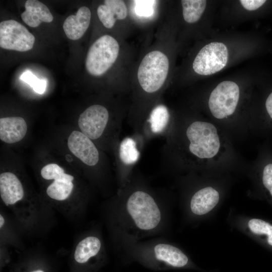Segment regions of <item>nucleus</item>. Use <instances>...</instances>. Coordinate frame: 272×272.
Listing matches in <instances>:
<instances>
[{"instance_id": "obj_1", "label": "nucleus", "mask_w": 272, "mask_h": 272, "mask_svg": "<svg viewBox=\"0 0 272 272\" xmlns=\"http://www.w3.org/2000/svg\"><path fill=\"white\" fill-rule=\"evenodd\" d=\"M116 209V233L140 240L158 234L165 228L164 208L143 189L129 192Z\"/></svg>"}, {"instance_id": "obj_2", "label": "nucleus", "mask_w": 272, "mask_h": 272, "mask_svg": "<svg viewBox=\"0 0 272 272\" xmlns=\"http://www.w3.org/2000/svg\"><path fill=\"white\" fill-rule=\"evenodd\" d=\"M184 149L196 165H232L236 158L224 129L216 123L196 120L190 122L184 133Z\"/></svg>"}, {"instance_id": "obj_3", "label": "nucleus", "mask_w": 272, "mask_h": 272, "mask_svg": "<svg viewBox=\"0 0 272 272\" xmlns=\"http://www.w3.org/2000/svg\"><path fill=\"white\" fill-rule=\"evenodd\" d=\"M117 236L123 253L147 268L161 270L185 267L189 263L184 252L164 240L142 241L123 233H117Z\"/></svg>"}, {"instance_id": "obj_4", "label": "nucleus", "mask_w": 272, "mask_h": 272, "mask_svg": "<svg viewBox=\"0 0 272 272\" xmlns=\"http://www.w3.org/2000/svg\"><path fill=\"white\" fill-rule=\"evenodd\" d=\"M241 99V91L238 85L226 80L219 83L210 93L208 106L212 117L221 127L232 125L238 112Z\"/></svg>"}, {"instance_id": "obj_5", "label": "nucleus", "mask_w": 272, "mask_h": 272, "mask_svg": "<svg viewBox=\"0 0 272 272\" xmlns=\"http://www.w3.org/2000/svg\"><path fill=\"white\" fill-rule=\"evenodd\" d=\"M169 67L167 56L162 52L154 50L143 58L138 70V79L144 91L153 93L164 84Z\"/></svg>"}, {"instance_id": "obj_6", "label": "nucleus", "mask_w": 272, "mask_h": 272, "mask_svg": "<svg viewBox=\"0 0 272 272\" xmlns=\"http://www.w3.org/2000/svg\"><path fill=\"white\" fill-rule=\"evenodd\" d=\"M119 46L116 40L109 35L98 38L88 51L85 66L92 76L98 77L105 74L116 61Z\"/></svg>"}, {"instance_id": "obj_7", "label": "nucleus", "mask_w": 272, "mask_h": 272, "mask_svg": "<svg viewBox=\"0 0 272 272\" xmlns=\"http://www.w3.org/2000/svg\"><path fill=\"white\" fill-rule=\"evenodd\" d=\"M229 59L227 46L221 42L205 45L197 53L193 63L194 72L201 76H209L222 70Z\"/></svg>"}, {"instance_id": "obj_8", "label": "nucleus", "mask_w": 272, "mask_h": 272, "mask_svg": "<svg viewBox=\"0 0 272 272\" xmlns=\"http://www.w3.org/2000/svg\"><path fill=\"white\" fill-rule=\"evenodd\" d=\"M35 37L28 29L14 20L0 23V46L1 48L20 52L31 50Z\"/></svg>"}, {"instance_id": "obj_9", "label": "nucleus", "mask_w": 272, "mask_h": 272, "mask_svg": "<svg viewBox=\"0 0 272 272\" xmlns=\"http://www.w3.org/2000/svg\"><path fill=\"white\" fill-rule=\"evenodd\" d=\"M108 119V111L105 107L93 105L80 114L78 125L83 134L91 140H96L102 135Z\"/></svg>"}, {"instance_id": "obj_10", "label": "nucleus", "mask_w": 272, "mask_h": 272, "mask_svg": "<svg viewBox=\"0 0 272 272\" xmlns=\"http://www.w3.org/2000/svg\"><path fill=\"white\" fill-rule=\"evenodd\" d=\"M71 152L84 163L94 166L99 161V152L91 140L79 131H73L67 140Z\"/></svg>"}, {"instance_id": "obj_11", "label": "nucleus", "mask_w": 272, "mask_h": 272, "mask_svg": "<svg viewBox=\"0 0 272 272\" xmlns=\"http://www.w3.org/2000/svg\"><path fill=\"white\" fill-rule=\"evenodd\" d=\"M0 194L7 206L16 205L22 200L24 196L23 187L15 174L10 172L1 174Z\"/></svg>"}, {"instance_id": "obj_12", "label": "nucleus", "mask_w": 272, "mask_h": 272, "mask_svg": "<svg viewBox=\"0 0 272 272\" xmlns=\"http://www.w3.org/2000/svg\"><path fill=\"white\" fill-rule=\"evenodd\" d=\"M91 18V11L85 6L81 7L76 15L67 17L63 24V29L67 38L73 40L80 39L88 28Z\"/></svg>"}, {"instance_id": "obj_13", "label": "nucleus", "mask_w": 272, "mask_h": 272, "mask_svg": "<svg viewBox=\"0 0 272 272\" xmlns=\"http://www.w3.org/2000/svg\"><path fill=\"white\" fill-rule=\"evenodd\" d=\"M253 164L259 171L262 185L272 197V147L269 139L260 147Z\"/></svg>"}, {"instance_id": "obj_14", "label": "nucleus", "mask_w": 272, "mask_h": 272, "mask_svg": "<svg viewBox=\"0 0 272 272\" xmlns=\"http://www.w3.org/2000/svg\"><path fill=\"white\" fill-rule=\"evenodd\" d=\"M27 126L24 119L12 116L0 119V139L7 144H12L22 140L25 136Z\"/></svg>"}, {"instance_id": "obj_15", "label": "nucleus", "mask_w": 272, "mask_h": 272, "mask_svg": "<svg viewBox=\"0 0 272 272\" xmlns=\"http://www.w3.org/2000/svg\"><path fill=\"white\" fill-rule=\"evenodd\" d=\"M220 195L218 191L211 186L201 188L192 196L190 208L192 213L201 216L211 211L218 203Z\"/></svg>"}, {"instance_id": "obj_16", "label": "nucleus", "mask_w": 272, "mask_h": 272, "mask_svg": "<svg viewBox=\"0 0 272 272\" xmlns=\"http://www.w3.org/2000/svg\"><path fill=\"white\" fill-rule=\"evenodd\" d=\"M103 246L100 238L94 235H89L77 244L74 253L75 260L84 264L92 259H96L102 254Z\"/></svg>"}, {"instance_id": "obj_17", "label": "nucleus", "mask_w": 272, "mask_h": 272, "mask_svg": "<svg viewBox=\"0 0 272 272\" xmlns=\"http://www.w3.org/2000/svg\"><path fill=\"white\" fill-rule=\"evenodd\" d=\"M25 11L22 13V20L29 26L36 27L42 22L50 23L53 17L47 7L37 0H28L25 4Z\"/></svg>"}, {"instance_id": "obj_18", "label": "nucleus", "mask_w": 272, "mask_h": 272, "mask_svg": "<svg viewBox=\"0 0 272 272\" xmlns=\"http://www.w3.org/2000/svg\"><path fill=\"white\" fill-rule=\"evenodd\" d=\"M250 128L258 135L270 139L272 135V91L264 102V111L250 122Z\"/></svg>"}, {"instance_id": "obj_19", "label": "nucleus", "mask_w": 272, "mask_h": 272, "mask_svg": "<svg viewBox=\"0 0 272 272\" xmlns=\"http://www.w3.org/2000/svg\"><path fill=\"white\" fill-rule=\"evenodd\" d=\"M182 15L185 21L189 24L197 22L203 15L207 1L203 0H182Z\"/></svg>"}, {"instance_id": "obj_20", "label": "nucleus", "mask_w": 272, "mask_h": 272, "mask_svg": "<svg viewBox=\"0 0 272 272\" xmlns=\"http://www.w3.org/2000/svg\"><path fill=\"white\" fill-rule=\"evenodd\" d=\"M74 187L72 181L65 179L54 180L47 187L46 193L52 199L64 201L70 196Z\"/></svg>"}, {"instance_id": "obj_21", "label": "nucleus", "mask_w": 272, "mask_h": 272, "mask_svg": "<svg viewBox=\"0 0 272 272\" xmlns=\"http://www.w3.org/2000/svg\"><path fill=\"white\" fill-rule=\"evenodd\" d=\"M169 120V113L163 105L156 107L151 112L148 122L152 132L160 133L167 127Z\"/></svg>"}, {"instance_id": "obj_22", "label": "nucleus", "mask_w": 272, "mask_h": 272, "mask_svg": "<svg viewBox=\"0 0 272 272\" xmlns=\"http://www.w3.org/2000/svg\"><path fill=\"white\" fill-rule=\"evenodd\" d=\"M119 158L127 166L134 164L139 160L140 152L137 148L135 141L129 137L124 138L120 144Z\"/></svg>"}, {"instance_id": "obj_23", "label": "nucleus", "mask_w": 272, "mask_h": 272, "mask_svg": "<svg viewBox=\"0 0 272 272\" xmlns=\"http://www.w3.org/2000/svg\"><path fill=\"white\" fill-rule=\"evenodd\" d=\"M104 11L107 18L112 22L122 20L127 15L125 4L121 0H105L104 1Z\"/></svg>"}, {"instance_id": "obj_24", "label": "nucleus", "mask_w": 272, "mask_h": 272, "mask_svg": "<svg viewBox=\"0 0 272 272\" xmlns=\"http://www.w3.org/2000/svg\"><path fill=\"white\" fill-rule=\"evenodd\" d=\"M41 175L46 180L65 179L73 181L74 177L64 172V170L56 164H49L41 170Z\"/></svg>"}, {"instance_id": "obj_25", "label": "nucleus", "mask_w": 272, "mask_h": 272, "mask_svg": "<svg viewBox=\"0 0 272 272\" xmlns=\"http://www.w3.org/2000/svg\"><path fill=\"white\" fill-rule=\"evenodd\" d=\"M250 230L256 234H266L268 243L272 246V225L258 219H252L248 223Z\"/></svg>"}, {"instance_id": "obj_26", "label": "nucleus", "mask_w": 272, "mask_h": 272, "mask_svg": "<svg viewBox=\"0 0 272 272\" xmlns=\"http://www.w3.org/2000/svg\"><path fill=\"white\" fill-rule=\"evenodd\" d=\"M154 1H136L138 4L137 12L139 15L148 16L152 13V3Z\"/></svg>"}, {"instance_id": "obj_27", "label": "nucleus", "mask_w": 272, "mask_h": 272, "mask_svg": "<svg viewBox=\"0 0 272 272\" xmlns=\"http://www.w3.org/2000/svg\"><path fill=\"white\" fill-rule=\"evenodd\" d=\"M240 3L242 7L248 11H254L259 9L265 2V0H241Z\"/></svg>"}, {"instance_id": "obj_28", "label": "nucleus", "mask_w": 272, "mask_h": 272, "mask_svg": "<svg viewBox=\"0 0 272 272\" xmlns=\"http://www.w3.org/2000/svg\"><path fill=\"white\" fill-rule=\"evenodd\" d=\"M20 79L29 84L33 88L35 87L39 79L30 71L25 72L20 77Z\"/></svg>"}, {"instance_id": "obj_29", "label": "nucleus", "mask_w": 272, "mask_h": 272, "mask_svg": "<svg viewBox=\"0 0 272 272\" xmlns=\"http://www.w3.org/2000/svg\"><path fill=\"white\" fill-rule=\"evenodd\" d=\"M46 81L45 79H39L35 87L33 88L37 93L42 94L45 91Z\"/></svg>"}, {"instance_id": "obj_30", "label": "nucleus", "mask_w": 272, "mask_h": 272, "mask_svg": "<svg viewBox=\"0 0 272 272\" xmlns=\"http://www.w3.org/2000/svg\"><path fill=\"white\" fill-rule=\"evenodd\" d=\"M5 218L2 215V214H1V215H0V227H1V228H2L4 226V224H5Z\"/></svg>"}, {"instance_id": "obj_31", "label": "nucleus", "mask_w": 272, "mask_h": 272, "mask_svg": "<svg viewBox=\"0 0 272 272\" xmlns=\"http://www.w3.org/2000/svg\"><path fill=\"white\" fill-rule=\"evenodd\" d=\"M66 160L69 161H72V158H71V157L70 156V155H67L66 157Z\"/></svg>"}, {"instance_id": "obj_32", "label": "nucleus", "mask_w": 272, "mask_h": 272, "mask_svg": "<svg viewBox=\"0 0 272 272\" xmlns=\"http://www.w3.org/2000/svg\"><path fill=\"white\" fill-rule=\"evenodd\" d=\"M31 272H44L43 270H40V269H37V270H33Z\"/></svg>"}]
</instances>
